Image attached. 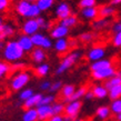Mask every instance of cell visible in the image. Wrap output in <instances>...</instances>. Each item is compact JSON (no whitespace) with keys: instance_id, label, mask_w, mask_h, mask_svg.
Returning a JSON list of instances; mask_svg holds the SVG:
<instances>
[{"instance_id":"cell-1","label":"cell","mask_w":121,"mask_h":121,"mask_svg":"<svg viewBox=\"0 0 121 121\" xmlns=\"http://www.w3.org/2000/svg\"><path fill=\"white\" fill-rule=\"evenodd\" d=\"M23 56H25V51L19 46L17 40H9L8 42H6V47L2 51V57L6 60V62H20Z\"/></svg>"},{"instance_id":"cell-2","label":"cell","mask_w":121,"mask_h":121,"mask_svg":"<svg viewBox=\"0 0 121 121\" xmlns=\"http://www.w3.org/2000/svg\"><path fill=\"white\" fill-rule=\"evenodd\" d=\"M15 10L19 16L27 19H37L41 15L37 4H31L26 0H19L15 6Z\"/></svg>"},{"instance_id":"cell-3","label":"cell","mask_w":121,"mask_h":121,"mask_svg":"<svg viewBox=\"0 0 121 121\" xmlns=\"http://www.w3.org/2000/svg\"><path fill=\"white\" fill-rule=\"evenodd\" d=\"M81 56H82L81 51L76 50V51L68 53L66 57H63V59L60 61L58 68L56 70V74H62L65 72H67L71 67H73L76 65V62L81 58Z\"/></svg>"},{"instance_id":"cell-4","label":"cell","mask_w":121,"mask_h":121,"mask_svg":"<svg viewBox=\"0 0 121 121\" xmlns=\"http://www.w3.org/2000/svg\"><path fill=\"white\" fill-rule=\"evenodd\" d=\"M30 81V73L27 71H20L19 73L13 76L10 81V87L13 91H21L25 89Z\"/></svg>"},{"instance_id":"cell-5","label":"cell","mask_w":121,"mask_h":121,"mask_svg":"<svg viewBox=\"0 0 121 121\" xmlns=\"http://www.w3.org/2000/svg\"><path fill=\"white\" fill-rule=\"evenodd\" d=\"M31 39H32V42L36 48H41L43 50H48V49L53 47V43H52L51 39L48 38L47 36H44L43 33H41V32H38L36 35H33L32 37H31Z\"/></svg>"},{"instance_id":"cell-6","label":"cell","mask_w":121,"mask_h":121,"mask_svg":"<svg viewBox=\"0 0 121 121\" xmlns=\"http://www.w3.org/2000/svg\"><path fill=\"white\" fill-rule=\"evenodd\" d=\"M81 108H82V102L80 100L70 101L65 107V116L70 118L71 120H74V119H77V117L80 113Z\"/></svg>"},{"instance_id":"cell-7","label":"cell","mask_w":121,"mask_h":121,"mask_svg":"<svg viewBox=\"0 0 121 121\" xmlns=\"http://www.w3.org/2000/svg\"><path fill=\"white\" fill-rule=\"evenodd\" d=\"M22 33L23 35H27V36H30L32 37L33 35L39 32L40 30V26L38 23L37 19H27L26 21L23 22V25L21 27Z\"/></svg>"},{"instance_id":"cell-8","label":"cell","mask_w":121,"mask_h":121,"mask_svg":"<svg viewBox=\"0 0 121 121\" xmlns=\"http://www.w3.org/2000/svg\"><path fill=\"white\" fill-rule=\"evenodd\" d=\"M104 56H106V49L102 46H93L87 52V58L91 62H95L101 59H104Z\"/></svg>"},{"instance_id":"cell-9","label":"cell","mask_w":121,"mask_h":121,"mask_svg":"<svg viewBox=\"0 0 121 121\" xmlns=\"http://www.w3.org/2000/svg\"><path fill=\"white\" fill-rule=\"evenodd\" d=\"M116 74H117V71L114 69V67H111V68H108V69L91 72V77L93 80H97V81H107L108 79L112 78Z\"/></svg>"},{"instance_id":"cell-10","label":"cell","mask_w":121,"mask_h":121,"mask_svg":"<svg viewBox=\"0 0 121 121\" xmlns=\"http://www.w3.org/2000/svg\"><path fill=\"white\" fill-rule=\"evenodd\" d=\"M71 15H72V13H71V7H70L69 4L66 2V1L59 2V4L56 7L55 16L57 19H59V21L68 18V17Z\"/></svg>"},{"instance_id":"cell-11","label":"cell","mask_w":121,"mask_h":121,"mask_svg":"<svg viewBox=\"0 0 121 121\" xmlns=\"http://www.w3.org/2000/svg\"><path fill=\"white\" fill-rule=\"evenodd\" d=\"M16 33V29L10 23H6L0 17V41H4L7 38L12 37Z\"/></svg>"},{"instance_id":"cell-12","label":"cell","mask_w":121,"mask_h":121,"mask_svg":"<svg viewBox=\"0 0 121 121\" xmlns=\"http://www.w3.org/2000/svg\"><path fill=\"white\" fill-rule=\"evenodd\" d=\"M17 41H18L19 46L21 47V49L23 50L25 52H28V51H32L33 49H35V44H33L32 42V39H31V37L30 36H27V35H20L18 37V39H17Z\"/></svg>"},{"instance_id":"cell-13","label":"cell","mask_w":121,"mask_h":121,"mask_svg":"<svg viewBox=\"0 0 121 121\" xmlns=\"http://www.w3.org/2000/svg\"><path fill=\"white\" fill-rule=\"evenodd\" d=\"M69 35V28H67L65 26H61V25H56L50 31V37L55 40H58V39H63L66 38L67 36Z\"/></svg>"},{"instance_id":"cell-14","label":"cell","mask_w":121,"mask_h":121,"mask_svg":"<svg viewBox=\"0 0 121 121\" xmlns=\"http://www.w3.org/2000/svg\"><path fill=\"white\" fill-rule=\"evenodd\" d=\"M38 120L39 121H48L53 116L51 106H40L37 108Z\"/></svg>"},{"instance_id":"cell-15","label":"cell","mask_w":121,"mask_h":121,"mask_svg":"<svg viewBox=\"0 0 121 121\" xmlns=\"http://www.w3.org/2000/svg\"><path fill=\"white\" fill-rule=\"evenodd\" d=\"M111 67L113 66H112V61L110 59H101L99 61L92 62L91 66H90V70H91V72H95V71H99V70L108 69Z\"/></svg>"},{"instance_id":"cell-16","label":"cell","mask_w":121,"mask_h":121,"mask_svg":"<svg viewBox=\"0 0 121 121\" xmlns=\"http://www.w3.org/2000/svg\"><path fill=\"white\" fill-rule=\"evenodd\" d=\"M30 57H31V60H32L33 62L40 65V63H43V61L46 60L47 53H46V50L41 49V48H35L32 51H31Z\"/></svg>"},{"instance_id":"cell-17","label":"cell","mask_w":121,"mask_h":121,"mask_svg":"<svg viewBox=\"0 0 121 121\" xmlns=\"http://www.w3.org/2000/svg\"><path fill=\"white\" fill-rule=\"evenodd\" d=\"M80 15L86 20H93L95 21V19H97V17L99 16V9L95 7L84 8V9H81Z\"/></svg>"},{"instance_id":"cell-18","label":"cell","mask_w":121,"mask_h":121,"mask_svg":"<svg viewBox=\"0 0 121 121\" xmlns=\"http://www.w3.org/2000/svg\"><path fill=\"white\" fill-rule=\"evenodd\" d=\"M70 48V43L69 40L67 38H63V39H58V40L55 41L53 43V49H55L56 52L58 53H65L69 50Z\"/></svg>"},{"instance_id":"cell-19","label":"cell","mask_w":121,"mask_h":121,"mask_svg":"<svg viewBox=\"0 0 121 121\" xmlns=\"http://www.w3.org/2000/svg\"><path fill=\"white\" fill-rule=\"evenodd\" d=\"M42 95H41V93H35L31 98H29L27 101H25V102H23V107L26 108V110L27 109L38 108V107H39V103H40V101H41Z\"/></svg>"},{"instance_id":"cell-20","label":"cell","mask_w":121,"mask_h":121,"mask_svg":"<svg viewBox=\"0 0 121 121\" xmlns=\"http://www.w3.org/2000/svg\"><path fill=\"white\" fill-rule=\"evenodd\" d=\"M116 13V7L111 6V4H104L99 8V17L100 18L109 19L110 17Z\"/></svg>"},{"instance_id":"cell-21","label":"cell","mask_w":121,"mask_h":121,"mask_svg":"<svg viewBox=\"0 0 121 121\" xmlns=\"http://www.w3.org/2000/svg\"><path fill=\"white\" fill-rule=\"evenodd\" d=\"M76 90L77 89H76V87L73 84H66V86L62 87V89H61V97L65 99V101L67 103L69 102V100L71 99V97L73 95Z\"/></svg>"},{"instance_id":"cell-22","label":"cell","mask_w":121,"mask_h":121,"mask_svg":"<svg viewBox=\"0 0 121 121\" xmlns=\"http://www.w3.org/2000/svg\"><path fill=\"white\" fill-rule=\"evenodd\" d=\"M92 92L95 95V98H98V99H104L109 95V90L103 84H95L92 88Z\"/></svg>"},{"instance_id":"cell-23","label":"cell","mask_w":121,"mask_h":121,"mask_svg":"<svg viewBox=\"0 0 121 121\" xmlns=\"http://www.w3.org/2000/svg\"><path fill=\"white\" fill-rule=\"evenodd\" d=\"M111 116V110H110V107H107V106H101L99 107L97 111H95V117L98 118L99 120H107L109 119V117Z\"/></svg>"},{"instance_id":"cell-24","label":"cell","mask_w":121,"mask_h":121,"mask_svg":"<svg viewBox=\"0 0 121 121\" xmlns=\"http://www.w3.org/2000/svg\"><path fill=\"white\" fill-rule=\"evenodd\" d=\"M111 23V21L109 19H104V18H99L95 19V21L92 22V28L97 31H101V30L106 29L107 27H109V25Z\"/></svg>"},{"instance_id":"cell-25","label":"cell","mask_w":121,"mask_h":121,"mask_svg":"<svg viewBox=\"0 0 121 121\" xmlns=\"http://www.w3.org/2000/svg\"><path fill=\"white\" fill-rule=\"evenodd\" d=\"M22 121H38L37 108L27 109L22 114Z\"/></svg>"},{"instance_id":"cell-26","label":"cell","mask_w":121,"mask_h":121,"mask_svg":"<svg viewBox=\"0 0 121 121\" xmlns=\"http://www.w3.org/2000/svg\"><path fill=\"white\" fill-rule=\"evenodd\" d=\"M119 84H121V72L120 73H117L116 76L110 78V79H108L107 81H104V84H103V86H104L108 90H110L111 88H113L116 86H119Z\"/></svg>"},{"instance_id":"cell-27","label":"cell","mask_w":121,"mask_h":121,"mask_svg":"<svg viewBox=\"0 0 121 121\" xmlns=\"http://www.w3.org/2000/svg\"><path fill=\"white\" fill-rule=\"evenodd\" d=\"M49 71H50V66L48 65V63H40V65H38L36 67V69H35V73L37 74L38 77H46L48 73H49Z\"/></svg>"},{"instance_id":"cell-28","label":"cell","mask_w":121,"mask_h":121,"mask_svg":"<svg viewBox=\"0 0 121 121\" xmlns=\"http://www.w3.org/2000/svg\"><path fill=\"white\" fill-rule=\"evenodd\" d=\"M77 23H78V17L74 15H71V16H69L68 18L63 19L61 21H59V25L65 26V27H67V28H69V29L72 28V27H74Z\"/></svg>"},{"instance_id":"cell-29","label":"cell","mask_w":121,"mask_h":121,"mask_svg":"<svg viewBox=\"0 0 121 121\" xmlns=\"http://www.w3.org/2000/svg\"><path fill=\"white\" fill-rule=\"evenodd\" d=\"M36 4L42 12V11H48L49 9H51L55 4V0H38Z\"/></svg>"},{"instance_id":"cell-30","label":"cell","mask_w":121,"mask_h":121,"mask_svg":"<svg viewBox=\"0 0 121 121\" xmlns=\"http://www.w3.org/2000/svg\"><path fill=\"white\" fill-rule=\"evenodd\" d=\"M97 35L95 32H90V31H87V32H82L79 36V39H80L81 42H84V43H89V42H92V41L95 39Z\"/></svg>"},{"instance_id":"cell-31","label":"cell","mask_w":121,"mask_h":121,"mask_svg":"<svg viewBox=\"0 0 121 121\" xmlns=\"http://www.w3.org/2000/svg\"><path fill=\"white\" fill-rule=\"evenodd\" d=\"M108 97H109L112 101H113V100H117V99H121V84L111 88L110 90H109Z\"/></svg>"},{"instance_id":"cell-32","label":"cell","mask_w":121,"mask_h":121,"mask_svg":"<svg viewBox=\"0 0 121 121\" xmlns=\"http://www.w3.org/2000/svg\"><path fill=\"white\" fill-rule=\"evenodd\" d=\"M87 88L86 87H80V88H78L77 90H76V92L73 93V95L71 97V99L69 100L70 101H77V100H80L81 98H83L84 95H86V93H87Z\"/></svg>"},{"instance_id":"cell-33","label":"cell","mask_w":121,"mask_h":121,"mask_svg":"<svg viewBox=\"0 0 121 121\" xmlns=\"http://www.w3.org/2000/svg\"><path fill=\"white\" fill-rule=\"evenodd\" d=\"M65 107H66V104H63L62 102L53 103L51 106L53 116H62V113H65Z\"/></svg>"},{"instance_id":"cell-34","label":"cell","mask_w":121,"mask_h":121,"mask_svg":"<svg viewBox=\"0 0 121 121\" xmlns=\"http://www.w3.org/2000/svg\"><path fill=\"white\" fill-rule=\"evenodd\" d=\"M33 95H35V92H33L32 89L26 88V89H23V90L20 91V93H19V100L25 102V101H27L29 98H31Z\"/></svg>"},{"instance_id":"cell-35","label":"cell","mask_w":121,"mask_h":121,"mask_svg":"<svg viewBox=\"0 0 121 121\" xmlns=\"http://www.w3.org/2000/svg\"><path fill=\"white\" fill-rule=\"evenodd\" d=\"M55 99H56V97L53 95H43L42 98H41L40 103H39V107L40 106H52L55 103Z\"/></svg>"},{"instance_id":"cell-36","label":"cell","mask_w":121,"mask_h":121,"mask_svg":"<svg viewBox=\"0 0 121 121\" xmlns=\"http://www.w3.org/2000/svg\"><path fill=\"white\" fill-rule=\"evenodd\" d=\"M110 110L112 113H114L116 116L119 113H121V99L113 100L110 104Z\"/></svg>"},{"instance_id":"cell-37","label":"cell","mask_w":121,"mask_h":121,"mask_svg":"<svg viewBox=\"0 0 121 121\" xmlns=\"http://www.w3.org/2000/svg\"><path fill=\"white\" fill-rule=\"evenodd\" d=\"M11 67L8 65V62H4V61H0V78L4 77L9 73Z\"/></svg>"},{"instance_id":"cell-38","label":"cell","mask_w":121,"mask_h":121,"mask_svg":"<svg viewBox=\"0 0 121 121\" xmlns=\"http://www.w3.org/2000/svg\"><path fill=\"white\" fill-rule=\"evenodd\" d=\"M95 4H97V0H80L79 1V7L81 9L92 8V7H95Z\"/></svg>"},{"instance_id":"cell-39","label":"cell","mask_w":121,"mask_h":121,"mask_svg":"<svg viewBox=\"0 0 121 121\" xmlns=\"http://www.w3.org/2000/svg\"><path fill=\"white\" fill-rule=\"evenodd\" d=\"M37 21L38 23H39V26H40V29H43V30H47L49 29V27H50V22L48 21L46 18H43V17H38L37 18Z\"/></svg>"},{"instance_id":"cell-40","label":"cell","mask_w":121,"mask_h":121,"mask_svg":"<svg viewBox=\"0 0 121 121\" xmlns=\"http://www.w3.org/2000/svg\"><path fill=\"white\" fill-rule=\"evenodd\" d=\"M112 44L116 48H121V32L114 33L113 38H112Z\"/></svg>"},{"instance_id":"cell-41","label":"cell","mask_w":121,"mask_h":121,"mask_svg":"<svg viewBox=\"0 0 121 121\" xmlns=\"http://www.w3.org/2000/svg\"><path fill=\"white\" fill-rule=\"evenodd\" d=\"M62 82L59 80V81H55V82H52L51 84V88H50V90L49 91H51V92H57L59 91V90H61L62 89Z\"/></svg>"},{"instance_id":"cell-42","label":"cell","mask_w":121,"mask_h":121,"mask_svg":"<svg viewBox=\"0 0 121 121\" xmlns=\"http://www.w3.org/2000/svg\"><path fill=\"white\" fill-rule=\"evenodd\" d=\"M51 84H52V82H50V80H42L40 82L39 88L42 91H48V90H50V88H51Z\"/></svg>"},{"instance_id":"cell-43","label":"cell","mask_w":121,"mask_h":121,"mask_svg":"<svg viewBox=\"0 0 121 121\" xmlns=\"http://www.w3.org/2000/svg\"><path fill=\"white\" fill-rule=\"evenodd\" d=\"M10 1L9 0H0V12H4L9 8Z\"/></svg>"},{"instance_id":"cell-44","label":"cell","mask_w":121,"mask_h":121,"mask_svg":"<svg viewBox=\"0 0 121 121\" xmlns=\"http://www.w3.org/2000/svg\"><path fill=\"white\" fill-rule=\"evenodd\" d=\"M48 121H65V116H52Z\"/></svg>"},{"instance_id":"cell-45","label":"cell","mask_w":121,"mask_h":121,"mask_svg":"<svg viewBox=\"0 0 121 121\" xmlns=\"http://www.w3.org/2000/svg\"><path fill=\"white\" fill-rule=\"evenodd\" d=\"M112 29H113V31L116 33H117V32H121V20L114 23V26H113V28H112Z\"/></svg>"},{"instance_id":"cell-46","label":"cell","mask_w":121,"mask_h":121,"mask_svg":"<svg viewBox=\"0 0 121 121\" xmlns=\"http://www.w3.org/2000/svg\"><path fill=\"white\" fill-rule=\"evenodd\" d=\"M84 98H86V100H92V99H95V95H93L92 90H90V91H87V93H86V95H84Z\"/></svg>"},{"instance_id":"cell-47","label":"cell","mask_w":121,"mask_h":121,"mask_svg":"<svg viewBox=\"0 0 121 121\" xmlns=\"http://www.w3.org/2000/svg\"><path fill=\"white\" fill-rule=\"evenodd\" d=\"M23 67H25V63H22V62L13 63V68H15V69H19V68H23Z\"/></svg>"},{"instance_id":"cell-48","label":"cell","mask_w":121,"mask_h":121,"mask_svg":"<svg viewBox=\"0 0 121 121\" xmlns=\"http://www.w3.org/2000/svg\"><path fill=\"white\" fill-rule=\"evenodd\" d=\"M121 4V0H111V6H118Z\"/></svg>"},{"instance_id":"cell-49","label":"cell","mask_w":121,"mask_h":121,"mask_svg":"<svg viewBox=\"0 0 121 121\" xmlns=\"http://www.w3.org/2000/svg\"><path fill=\"white\" fill-rule=\"evenodd\" d=\"M4 47H6V42L4 41H0V51H4Z\"/></svg>"},{"instance_id":"cell-50","label":"cell","mask_w":121,"mask_h":121,"mask_svg":"<svg viewBox=\"0 0 121 121\" xmlns=\"http://www.w3.org/2000/svg\"><path fill=\"white\" fill-rule=\"evenodd\" d=\"M69 43H70V47H76V44H77V40L72 39V40L69 41Z\"/></svg>"},{"instance_id":"cell-51","label":"cell","mask_w":121,"mask_h":121,"mask_svg":"<svg viewBox=\"0 0 121 121\" xmlns=\"http://www.w3.org/2000/svg\"><path fill=\"white\" fill-rule=\"evenodd\" d=\"M116 119H117V121H121V113L117 114V117H116Z\"/></svg>"},{"instance_id":"cell-52","label":"cell","mask_w":121,"mask_h":121,"mask_svg":"<svg viewBox=\"0 0 121 121\" xmlns=\"http://www.w3.org/2000/svg\"><path fill=\"white\" fill-rule=\"evenodd\" d=\"M26 1H28V2H31V4H36L38 0H26Z\"/></svg>"},{"instance_id":"cell-53","label":"cell","mask_w":121,"mask_h":121,"mask_svg":"<svg viewBox=\"0 0 121 121\" xmlns=\"http://www.w3.org/2000/svg\"><path fill=\"white\" fill-rule=\"evenodd\" d=\"M72 121H83V120H81V119H74V120H72Z\"/></svg>"},{"instance_id":"cell-54","label":"cell","mask_w":121,"mask_h":121,"mask_svg":"<svg viewBox=\"0 0 121 121\" xmlns=\"http://www.w3.org/2000/svg\"><path fill=\"white\" fill-rule=\"evenodd\" d=\"M9 1H10V2H11V1H13V2H15V1H17V2H18L19 0H9Z\"/></svg>"}]
</instances>
